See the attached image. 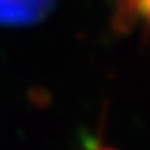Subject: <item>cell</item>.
Here are the masks:
<instances>
[{
  "mask_svg": "<svg viewBox=\"0 0 150 150\" xmlns=\"http://www.w3.org/2000/svg\"><path fill=\"white\" fill-rule=\"evenodd\" d=\"M102 150H113V149H102Z\"/></svg>",
  "mask_w": 150,
  "mask_h": 150,
  "instance_id": "cell-2",
  "label": "cell"
},
{
  "mask_svg": "<svg viewBox=\"0 0 150 150\" xmlns=\"http://www.w3.org/2000/svg\"><path fill=\"white\" fill-rule=\"evenodd\" d=\"M56 0H0V26H32L45 19Z\"/></svg>",
  "mask_w": 150,
  "mask_h": 150,
  "instance_id": "cell-1",
  "label": "cell"
}]
</instances>
